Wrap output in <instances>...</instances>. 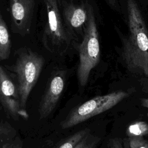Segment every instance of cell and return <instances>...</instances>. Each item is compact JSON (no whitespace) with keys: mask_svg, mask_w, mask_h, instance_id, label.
Masks as SVG:
<instances>
[{"mask_svg":"<svg viewBox=\"0 0 148 148\" xmlns=\"http://www.w3.org/2000/svg\"><path fill=\"white\" fill-rule=\"evenodd\" d=\"M47 21L42 42L44 47L51 53L63 55L75 43L62 18L57 0H43Z\"/></svg>","mask_w":148,"mask_h":148,"instance_id":"4","label":"cell"},{"mask_svg":"<svg viewBox=\"0 0 148 148\" xmlns=\"http://www.w3.org/2000/svg\"><path fill=\"white\" fill-rule=\"evenodd\" d=\"M140 102H141L142 105L148 109V98H141Z\"/></svg>","mask_w":148,"mask_h":148,"instance_id":"19","label":"cell"},{"mask_svg":"<svg viewBox=\"0 0 148 148\" xmlns=\"http://www.w3.org/2000/svg\"><path fill=\"white\" fill-rule=\"evenodd\" d=\"M128 33L123 39L122 58L128 71L148 77V29L135 0H127Z\"/></svg>","mask_w":148,"mask_h":148,"instance_id":"1","label":"cell"},{"mask_svg":"<svg viewBox=\"0 0 148 148\" xmlns=\"http://www.w3.org/2000/svg\"><path fill=\"white\" fill-rule=\"evenodd\" d=\"M0 103L6 114L14 120H27L28 114L21 105L17 84L0 65Z\"/></svg>","mask_w":148,"mask_h":148,"instance_id":"6","label":"cell"},{"mask_svg":"<svg viewBox=\"0 0 148 148\" xmlns=\"http://www.w3.org/2000/svg\"><path fill=\"white\" fill-rule=\"evenodd\" d=\"M108 5H109L112 8L116 9L118 7L117 0H105Z\"/></svg>","mask_w":148,"mask_h":148,"instance_id":"18","label":"cell"},{"mask_svg":"<svg viewBox=\"0 0 148 148\" xmlns=\"http://www.w3.org/2000/svg\"><path fill=\"white\" fill-rule=\"evenodd\" d=\"M35 0H9V12L13 33L24 36L31 32Z\"/></svg>","mask_w":148,"mask_h":148,"instance_id":"9","label":"cell"},{"mask_svg":"<svg viewBox=\"0 0 148 148\" xmlns=\"http://www.w3.org/2000/svg\"><path fill=\"white\" fill-rule=\"evenodd\" d=\"M9 148H23V142L21 137H19Z\"/></svg>","mask_w":148,"mask_h":148,"instance_id":"17","label":"cell"},{"mask_svg":"<svg viewBox=\"0 0 148 148\" xmlns=\"http://www.w3.org/2000/svg\"><path fill=\"white\" fill-rule=\"evenodd\" d=\"M20 136L16 130L8 122H0V148H9Z\"/></svg>","mask_w":148,"mask_h":148,"instance_id":"11","label":"cell"},{"mask_svg":"<svg viewBox=\"0 0 148 148\" xmlns=\"http://www.w3.org/2000/svg\"><path fill=\"white\" fill-rule=\"evenodd\" d=\"M101 140V138L90 132L84 136L73 148H95Z\"/></svg>","mask_w":148,"mask_h":148,"instance_id":"14","label":"cell"},{"mask_svg":"<svg viewBox=\"0 0 148 148\" xmlns=\"http://www.w3.org/2000/svg\"><path fill=\"white\" fill-rule=\"evenodd\" d=\"M61 12L64 23L73 37L75 44L77 37L81 36L83 38L84 35L88 19V4L65 1L61 4Z\"/></svg>","mask_w":148,"mask_h":148,"instance_id":"8","label":"cell"},{"mask_svg":"<svg viewBox=\"0 0 148 148\" xmlns=\"http://www.w3.org/2000/svg\"><path fill=\"white\" fill-rule=\"evenodd\" d=\"M79 53L77 79L80 87L86 86L92 69L99 63L100 46L98 32L92 7L88 5V19L82 42L73 45Z\"/></svg>","mask_w":148,"mask_h":148,"instance_id":"3","label":"cell"},{"mask_svg":"<svg viewBox=\"0 0 148 148\" xmlns=\"http://www.w3.org/2000/svg\"><path fill=\"white\" fill-rule=\"evenodd\" d=\"M89 132H90V130L87 128L79 130L49 148H73Z\"/></svg>","mask_w":148,"mask_h":148,"instance_id":"12","label":"cell"},{"mask_svg":"<svg viewBox=\"0 0 148 148\" xmlns=\"http://www.w3.org/2000/svg\"><path fill=\"white\" fill-rule=\"evenodd\" d=\"M128 138H143L148 135V124L139 121L131 124L126 130Z\"/></svg>","mask_w":148,"mask_h":148,"instance_id":"13","label":"cell"},{"mask_svg":"<svg viewBox=\"0 0 148 148\" xmlns=\"http://www.w3.org/2000/svg\"><path fill=\"white\" fill-rule=\"evenodd\" d=\"M128 95L125 91H117L94 97L73 108L61 122L60 126L62 129L72 128L112 108Z\"/></svg>","mask_w":148,"mask_h":148,"instance_id":"5","label":"cell"},{"mask_svg":"<svg viewBox=\"0 0 148 148\" xmlns=\"http://www.w3.org/2000/svg\"><path fill=\"white\" fill-rule=\"evenodd\" d=\"M2 109V107L1 105V103H0V110H1Z\"/></svg>","mask_w":148,"mask_h":148,"instance_id":"20","label":"cell"},{"mask_svg":"<svg viewBox=\"0 0 148 148\" xmlns=\"http://www.w3.org/2000/svg\"><path fill=\"white\" fill-rule=\"evenodd\" d=\"M12 41L8 26L0 11V61L9 57Z\"/></svg>","mask_w":148,"mask_h":148,"instance_id":"10","label":"cell"},{"mask_svg":"<svg viewBox=\"0 0 148 148\" xmlns=\"http://www.w3.org/2000/svg\"><path fill=\"white\" fill-rule=\"evenodd\" d=\"M105 148H123L122 140L119 138H112L108 140Z\"/></svg>","mask_w":148,"mask_h":148,"instance_id":"16","label":"cell"},{"mask_svg":"<svg viewBox=\"0 0 148 148\" xmlns=\"http://www.w3.org/2000/svg\"><path fill=\"white\" fill-rule=\"evenodd\" d=\"M66 71L57 69L52 73L38 108L39 119L49 116L57 106L64 91Z\"/></svg>","mask_w":148,"mask_h":148,"instance_id":"7","label":"cell"},{"mask_svg":"<svg viewBox=\"0 0 148 148\" xmlns=\"http://www.w3.org/2000/svg\"><path fill=\"white\" fill-rule=\"evenodd\" d=\"M128 148H148V141L143 138H128Z\"/></svg>","mask_w":148,"mask_h":148,"instance_id":"15","label":"cell"},{"mask_svg":"<svg viewBox=\"0 0 148 148\" xmlns=\"http://www.w3.org/2000/svg\"><path fill=\"white\" fill-rule=\"evenodd\" d=\"M45 61L43 56L24 47L17 51L15 62L9 67L16 76L20 103L25 110L28 97L39 77Z\"/></svg>","mask_w":148,"mask_h":148,"instance_id":"2","label":"cell"}]
</instances>
